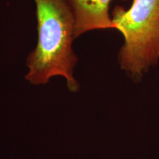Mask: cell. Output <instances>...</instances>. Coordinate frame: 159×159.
<instances>
[{
	"instance_id": "1",
	"label": "cell",
	"mask_w": 159,
	"mask_h": 159,
	"mask_svg": "<svg viewBox=\"0 0 159 159\" xmlns=\"http://www.w3.org/2000/svg\"><path fill=\"white\" fill-rule=\"evenodd\" d=\"M36 5L38 43L27 59L29 72L26 80L42 85L55 76L66 80L71 92L79 90L74 77L77 57L71 43L75 38V19L68 0H34Z\"/></svg>"
},
{
	"instance_id": "2",
	"label": "cell",
	"mask_w": 159,
	"mask_h": 159,
	"mask_svg": "<svg viewBox=\"0 0 159 159\" xmlns=\"http://www.w3.org/2000/svg\"><path fill=\"white\" fill-rule=\"evenodd\" d=\"M112 21L125 38L121 68L133 78L142 77L159 59V0H134L128 10L116 6Z\"/></svg>"
},
{
	"instance_id": "3",
	"label": "cell",
	"mask_w": 159,
	"mask_h": 159,
	"mask_svg": "<svg viewBox=\"0 0 159 159\" xmlns=\"http://www.w3.org/2000/svg\"><path fill=\"white\" fill-rule=\"evenodd\" d=\"M112 0H68L75 19V38L94 30L116 29L109 16Z\"/></svg>"
}]
</instances>
